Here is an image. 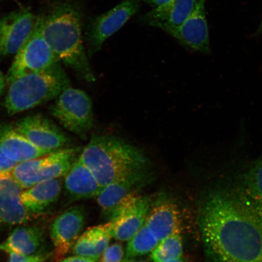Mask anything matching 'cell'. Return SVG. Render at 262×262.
Segmentation results:
<instances>
[{"mask_svg":"<svg viewBox=\"0 0 262 262\" xmlns=\"http://www.w3.org/2000/svg\"><path fill=\"white\" fill-rule=\"evenodd\" d=\"M42 242L43 237L40 229L21 227L11 232L4 245L14 253L28 256L37 254Z\"/></svg>","mask_w":262,"mask_h":262,"instance_id":"7402d4cb","label":"cell"},{"mask_svg":"<svg viewBox=\"0 0 262 262\" xmlns=\"http://www.w3.org/2000/svg\"><path fill=\"white\" fill-rule=\"evenodd\" d=\"M198 0H171L154 8L141 18L143 24L161 29L166 33L178 27L191 14Z\"/></svg>","mask_w":262,"mask_h":262,"instance_id":"e0dca14e","label":"cell"},{"mask_svg":"<svg viewBox=\"0 0 262 262\" xmlns=\"http://www.w3.org/2000/svg\"><path fill=\"white\" fill-rule=\"evenodd\" d=\"M183 245L181 234H175L159 241L150 255L153 261L162 262L183 257Z\"/></svg>","mask_w":262,"mask_h":262,"instance_id":"cb8c5ba5","label":"cell"},{"mask_svg":"<svg viewBox=\"0 0 262 262\" xmlns=\"http://www.w3.org/2000/svg\"><path fill=\"white\" fill-rule=\"evenodd\" d=\"M61 191L60 180H45L22 191L21 201L29 214H39L58 201Z\"/></svg>","mask_w":262,"mask_h":262,"instance_id":"ffe728a7","label":"cell"},{"mask_svg":"<svg viewBox=\"0 0 262 262\" xmlns=\"http://www.w3.org/2000/svg\"><path fill=\"white\" fill-rule=\"evenodd\" d=\"M5 85V77L3 76L2 72L0 71V96H2V94L3 93V91H4Z\"/></svg>","mask_w":262,"mask_h":262,"instance_id":"4dcf8cb0","label":"cell"},{"mask_svg":"<svg viewBox=\"0 0 262 262\" xmlns=\"http://www.w3.org/2000/svg\"><path fill=\"white\" fill-rule=\"evenodd\" d=\"M22 189L11 172L0 171V224H21L30 219L21 201Z\"/></svg>","mask_w":262,"mask_h":262,"instance_id":"5bb4252c","label":"cell"},{"mask_svg":"<svg viewBox=\"0 0 262 262\" xmlns=\"http://www.w3.org/2000/svg\"><path fill=\"white\" fill-rule=\"evenodd\" d=\"M51 113L70 132L86 140L93 126V103L83 91L69 87L56 98Z\"/></svg>","mask_w":262,"mask_h":262,"instance_id":"8992f818","label":"cell"},{"mask_svg":"<svg viewBox=\"0 0 262 262\" xmlns=\"http://www.w3.org/2000/svg\"><path fill=\"white\" fill-rule=\"evenodd\" d=\"M57 262H98L97 260H94L93 258L79 256V255H75L74 256L69 257L62 258Z\"/></svg>","mask_w":262,"mask_h":262,"instance_id":"f1b7e54d","label":"cell"},{"mask_svg":"<svg viewBox=\"0 0 262 262\" xmlns=\"http://www.w3.org/2000/svg\"><path fill=\"white\" fill-rule=\"evenodd\" d=\"M6 262H45L51 257V254L37 253L27 256L14 253L6 247Z\"/></svg>","mask_w":262,"mask_h":262,"instance_id":"484cf974","label":"cell"},{"mask_svg":"<svg viewBox=\"0 0 262 262\" xmlns=\"http://www.w3.org/2000/svg\"><path fill=\"white\" fill-rule=\"evenodd\" d=\"M145 224L159 241L169 235L182 233V220L179 208L168 199L152 202Z\"/></svg>","mask_w":262,"mask_h":262,"instance_id":"9a60e30c","label":"cell"},{"mask_svg":"<svg viewBox=\"0 0 262 262\" xmlns=\"http://www.w3.org/2000/svg\"><path fill=\"white\" fill-rule=\"evenodd\" d=\"M142 1L153 8H157L167 4L171 0H142Z\"/></svg>","mask_w":262,"mask_h":262,"instance_id":"f546056e","label":"cell"},{"mask_svg":"<svg viewBox=\"0 0 262 262\" xmlns=\"http://www.w3.org/2000/svg\"><path fill=\"white\" fill-rule=\"evenodd\" d=\"M83 13L76 3H58L49 14L37 19V24L52 51L60 62L83 79L96 80L83 45Z\"/></svg>","mask_w":262,"mask_h":262,"instance_id":"7a4b0ae2","label":"cell"},{"mask_svg":"<svg viewBox=\"0 0 262 262\" xmlns=\"http://www.w3.org/2000/svg\"><path fill=\"white\" fill-rule=\"evenodd\" d=\"M150 169L137 171L104 186L96 199L98 205L109 215L123 199L139 193L150 180Z\"/></svg>","mask_w":262,"mask_h":262,"instance_id":"2e32d148","label":"cell"},{"mask_svg":"<svg viewBox=\"0 0 262 262\" xmlns=\"http://www.w3.org/2000/svg\"><path fill=\"white\" fill-rule=\"evenodd\" d=\"M243 188L262 203V156L252 162L244 174Z\"/></svg>","mask_w":262,"mask_h":262,"instance_id":"d4e9b609","label":"cell"},{"mask_svg":"<svg viewBox=\"0 0 262 262\" xmlns=\"http://www.w3.org/2000/svg\"><path fill=\"white\" fill-rule=\"evenodd\" d=\"M79 147H67L28 161L19 163L12 170L13 178L23 189L45 180L65 176L78 159Z\"/></svg>","mask_w":262,"mask_h":262,"instance_id":"5b68a950","label":"cell"},{"mask_svg":"<svg viewBox=\"0 0 262 262\" xmlns=\"http://www.w3.org/2000/svg\"><path fill=\"white\" fill-rule=\"evenodd\" d=\"M16 163L6 157L0 150V171L11 172Z\"/></svg>","mask_w":262,"mask_h":262,"instance_id":"83f0119b","label":"cell"},{"mask_svg":"<svg viewBox=\"0 0 262 262\" xmlns=\"http://www.w3.org/2000/svg\"><path fill=\"white\" fill-rule=\"evenodd\" d=\"M122 262H146L144 261L137 260L133 258H124Z\"/></svg>","mask_w":262,"mask_h":262,"instance_id":"836d02e7","label":"cell"},{"mask_svg":"<svg viewBox=\"0 0 262 262\" xmlns=\"http://www.w3.org/2000/svg\"><path fill=\"white\" fill-rule=\"evenodd\" d=\"M112 238L110 222L95 226L88 228L80 235L72 251L75 255L98 260L109 247Z\"/></svg>","mask_w":262,"mask_h":262,"instance_id":"44dd1931","label":"cell"},{"mask_svg":"<svg viewBox=\"0 0 262 262\" xmlns=\"http://www.w3.org/2000/svg\"><path fill=\"white\" fill-rule=\"evenodd\" d=\"M86 223V212L80 206L67 209L51 225L50 235L55 248L54 257L62 259L73 250Z\"/></svg>","mask_w":262,"mask_h":262,"instance_id":"4fadbf2b","label":"cell"},{"mask_svg":"<svg viewBox=\"0 0 262 262\" xmlns=\"http://www.w3.org/2000/svg\"><path fill=\"white\" fill-rule=\"evenodd\" d=\"M79 158L104 187L130 173L150 169L142 150L118 137L95 135Z\"/></svg>","mask_w":262,"mask_h":262,"instance_id":"3957f363","label":"cell"},{"mask_svg":"<svg viewBox=\"0 0 262 262\" xmlns=\"http://www.w3.org/2000/svg\"><path fill=\"white\" fill-rule=\"evenodd\" d=\"M140 3L141 0H123L110 11L90 19L84 34L89 57L101 50L104 42L139 11Z\"/></svg>","mask_w":262,"mask_h":262,"instance_id":"ba28073f","label":"cell"},{"mask_svg":"<svg viewBox=\"0 0 262 262\" xmlns=\"http://www.w3.org/2000/svg\"><path fill=\"white\" fill-rule=\"evenodd\" d=\"M61 62L37 73L23 75L8 84L5 108L9 115L32 109L56 98L70 87V80Z\"/></svg>","mask_w":262,"mask_h":262,"instance_id":"277c9868","label":"cell"},{"mask_svg":"<svg viewBox=\"0 0 262 262\" xmlns=\"http://www.w3.org/2000/svg\"><path fill=\"white\" fill-rule=\"evenodd\" d=\"M127 242L125 258H134L152 253L159 241L152 231L144 224Z\"/></svg>","mask_w":262,"mask_h":262,"instance_id":"603a6c76","label":"cell"},{"mask_svg":"<svg viewBox=\"0 0 262 262\" xmlns=\"http://www.w3.org/2000/svg\"><path fill=\"white\" fill-rule=\"evenodd\" d=\"M124 255L123 245L115 243L109 245L100 257V262H122Z\"/></svg>","mask_w":262,"mask_h":262,"instance_id":"4316f807","label":"cell"},{"mask_svg":"<svg viewBox=\"0 0 262 262\" xmlns=\"http://www.w3.org/2000/svg\"><path fill=\"white\" fill-rule=\"evenodd\" d=\"M162 262H186V261L184 259H183L182 257L178 258H173V259L168 260Z\"/></svg>","mask_w":262,"mask_h":262,"instance_id":"d6a6232c","label":"cell"},{"mask_svg":"<svg viewBox=\"0 0 262 262\" xmlns=\"http://www.w3.org/2000/svg\"><path fill=\"white\" fill-rule=\"evenodd\" d=\"M15 55L5 77L6 84L23 75L47 70L60 62L42 35L37 21L34 31Z\"/></svg>","mask_w":262,"mask_h":262,"instance_id":"52a82bcc","label":"cell"},{"mask_svg":"<svg viewBox=\"0 0 262 262\" xmlns=\"http://www.w3.org/2000/svg\"><path fill=\"white\" fill-rule=\"evenodd\" d=\"M261 34H262V16L259 26H258V27L257 29V31L255 32L254 34L255 36H258L260 35Z\"/></svg>","mask_w":262,"mask_h":262,"instance_id":"1f68e13d","label":"cell"},{"mask_svg":"<svg viewBox=\"0 0 262 262\" xmlns=\"http://www.w3.org/2000/svg\"><path fill=\"white\" fill-rule=\"evenodd\" d=\"M199 224L211 262H262V203L243 188L209 191Z\"/></svg>","mask_w":262,"mask_h":262,"instance_id":"6da1fadb","label":"cell"},{"mask_svg":"<svg viewBox=\"0 0 262 262\" xmlns=\"http://www.w3.org/2000/svg\"><path fill=\"white\" fill-rule=\"evenodd\" d=\"M206 0H198L194 10L186 20L167 34L183 47L206 55L212 53L206 13Z\"/></svg>","mask_w":262,"mask_h":262,"instance_id":"8fae6325","label":"cell"},{"mask_svg":"<svg viewBox=\"0 0 262 262\" xmlns=\"http://www.w3.org/2000/svg\"><path fill=\"white\" fill-rule=\"evenodd\" d=\"M64 186L68 194L77 199L96 198L104 188L79 157L65 176Z\"/></svg>","mask_w":262,"mask_h":262,"instance_id":"d6986e66","label":"cell"},{"mask_svg":"<svg viewBox=\"0 0 262 262\" xmlns=\"http://www.w3.org/2000/svg\"><path fill=\"white\" fill-rule=\"evenodd\" d=\"M15 129L33 145L41 149L55 151L70 145L69 137L48 118L32 115L16 122Z\"/></svg>","mask_w":262,"mask_h":262,"instance_id":"30bf717a","label":"cell"},{"mask_svg":"<svg viewBox=\"0 0 262 262\" xmlns=\"http://www.w3.org/2000/svg\"><path fill=\"white\" fill-rule=\"evenodd\" d=\"M36 21L31 10L25 8L0 18V57L15 54L34 31Z\"/></svg>","mask_w":262,"mask_h":262,"instance_id":"7c38bea8","label":"cell"},{"mask_svg":"<svg viewBox=\"0 0 262 262\" xmlns=\"http://www.w3.org/2000/svg\"><path fill=\"white\" fill-rule=\"evenodd\" d=\"M0 150L6 157L16 163L54 152L41 149L33 145L9 124H0Z\"/></svg>","mask_w":262,"mask_h":262,"instance_id":"ac0fdd59","label":"cell"},{"mask_svg":"<svg viewBox=\"0 0 262 262\" xmlns=\"http://www.w3.org/2000/svg\"><path fill=\"white\" fill-rule=\"evenodd\" d=\"M151 199L134 193L124 198L110 213L113 238L128 241L145 224Z\"/></svg>","mask_w":262,"mask_h":262,"instance_id":"9c48e42d","label":"cell"}]
</instances>
